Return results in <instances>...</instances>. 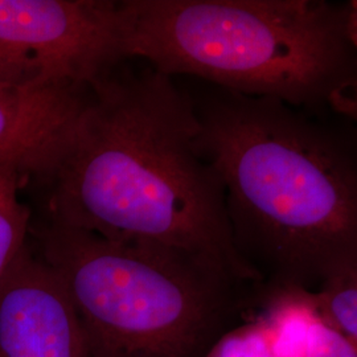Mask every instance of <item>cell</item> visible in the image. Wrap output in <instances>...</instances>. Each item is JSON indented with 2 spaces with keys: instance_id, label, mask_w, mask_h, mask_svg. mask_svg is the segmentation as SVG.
<instances>
[{
  "instance_id": "7c38bea8",
  "label": "cell",
  "mask_w": 357,
  "mask_h": 357,
  "mask_svg": "<svg viewBox=\"0 0 357 357\" xmlns=\"http://www.w3.org/2000/svg\"><path fill=\"white\" fill-rule=\"evenodd\" d=\"M91 349H93V357H144L137 356V355H125V354H114V352H107V351H103V349L94 348L93 345H91Z\"/></svg>"
},
{
  "instance_id": "ba28073f",
  "label": "cell",
  "mask_w": 357,
  "mask_h": 357,
  "mask_svg": "<svg viewBox=\"0 0 357 357\" xmlns=\"http://www.w3.org/2000/svg\"><path fill=\"white\" fill-rule=\"evenodd\" d=\"M29 149H16L0 155V280L13 258L29 238L32 216L20 200L23 158Z\"/></svg>"
},
{
  "instance_id": "5b68a950",
  "label": "cell",
  "mask_w": 357,
  "mask_h": 357,
  "mask_svg": "<svg viewBox=\"0 0 357 357\" xmlns=\"http://www.w3.org/2000/svg\"><path fill=\"white\" fill-rule=\"evenodd\" d=\"M123 61L118 1L0 0V85L86 89Z\"/></svg>"
},
{
  "instance_id": "3957f363",
  "label": "cell",
  "mask_w": 357,
  "mask_h": 357,
  "mask_svg": "<svg viewBox=\"0 0 357 357\" xmlns=\"http://www.w3.org/2000/svg\"><path fill=\"white\" fill-rule=\"evenodd\" d=\"M125 60L296 109L352 116L356 6L324 0H122Z\"/></svg>"
},
{
  "instance_id": "6da1fadb",
  "label": "cell",
  "mask_w": 357,
  "mask_h": 357,
  "mask_svg": "<svg viewBox=\"0 0 357 357\" xmlns=\"http://www.w3.org/2000/svg\"><path fill=\"white\" fill-rule=\"evenodd\" d=\"M123 63L94 81L63 126L23 158L47 221L114 243L191 255L252 283L225 190L202 153L193 98L172 77Z\"/></svg>"
},
{
  "instance_id": "8992f818",
  "label": "cell",
  "mask_w": 357,
  "mask_h": 357,
  "mask_svg": "<svg viewBox=\"0 0 357 357\" xmlns=\"http://www.w3.org/2000/svg\"><path fill=\"white\" fill-rule=\"evenodd\" d=\"M0 357H93L64 282L29 238L0 280Z\"/></svg>"
},
{
  "instance_id": "52a82bcc",
  "label": "cell",
  "mask_w": 357,
  "mask_h": 357,
  "mask_svg": "<svg viewBox=\"0 0 357 357\" xmlns=\"http://www.w3.org/2000/svg\"><path fill=\"white\" fill-rule=\"evenodd\" d=\"M86 90L24 91L0 85V155L36 146L76 113Z\"/></svg>"
},
{
  "instance_id": "7a4b0ae2",
  "label": "cell",
  "mask_w": 357,
  "mask_h": 357,
  "mask_svg": "<svg viewBox=\"0 0 357 357\" xmlns=\"http://www.w3.org/2000/svg\"><path fill=\"white\" fill-rule=\"evenodd\" d=\"M193 103L202 153L225 190L233 246L265 286L315 293L357 261L351 134L271 97L216 86Z\"/></svg>"
},
{
  "instance_id": "9c48e42d",
  "label": "cell",
  "mask_w": 357,
  "mask_h": 357,
  "mask_svg": "<svg viewBox=\"0 0 357 357\" xmlns=\"http://www.w3.org/2000/svg\"><path fill=\"white\" fill-rule=\"evenodd\" d=\"M320 319L357 344V261L335 268L315 291Z\"/></svg>"
},
{
  "instance_id": "30bf717a",
  "label": "cell",
  "mask_w": 357,
  "mask_h": 357,
  "mask_svg": "<svg viewBox=\"0 0 357 357\" xmlns=\"http://www.w3.org/2000/svg\"><path fill=\"white\" fill-rule=\"evenodd\" d=\"M206 357H277L266 327L255 315L222 336Z\"/></svg>"
},
{
  "instance_id": "8fae6325",
  "label": "cell",
  "mask_w": 357,
  "mask_h": 357,
  "mask_svg": "<svg viewBox=\"0 0 357 357\" xmlns=\"http://www.w3.org/2000/svg\"><path fill=\"white\" fill-rule=\"evenodd\" d=\"M301 357H357V344L317 317L308 327Z\"/></svg>"
},
{
  "instance_id": "277c9868",
  "label": "cell",
  "mask_w": 357,
  "mask_h": 357,
  "mask_svg": "<svg viewBox=\"0 0 357 357\" xmlns=\"http://www.w3.org/2000/svg\"><path fill=\"white\" fill-rule=\"evenodd\" d=\"M35 249L64 282L94 348L144 357H206L250 319L262 283L156 246L114 243L51 221Z\"/></svg>"
}]
</instances>
